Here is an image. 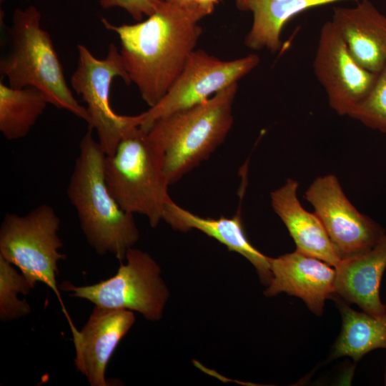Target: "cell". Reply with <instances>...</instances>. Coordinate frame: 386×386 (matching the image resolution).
Masks as SVG:
<instances>
[{
	"label": "cell",
	"instance_id": "1",
	"mask_svg": "<svg viewBox=\"0 0 386 386\" xmlns=\"http://www.w3.org/2000/svg\"><path fill=\"white\" fill-rule=\"evenodd\" d=\"M200 10L163 0L144 21L114 25L102 18L104 27L120 40L119 52L131 83L152 107L167 92L196 49L202 34Z\"/></svg>",
	"mask_w": 386,
	"mask_h": 386
},
{
	"label": "cell",
	"instance_id": "2",
	"mask_svg": "<svg viewBox=\"0 0 386 386\" xmlns=\"http://www.w3.org/2000/svg\"><path fill=\"white\" fill-rule=\"evenodd\" d=\"M88 128L79 144L67 187L81 230L101 255L112 254L120 262L139 237L134 214L124 210L110 193L104 177L106 154Z\"/></svg>",
	"mask_w": 386,
	"mask_h": 386
},
{
	"label": "cell",
	"instance_id": "3",
	"mask_svg": "<svg viewBox=\"0 0 386 386\" xmlns=\"http://www.w3.org/2000/svg\"><path fill=\"white\" fill-rule=\"evenodd\" d=\"M238 83L207 101L157 120L147 131L164 157L169 185L207 159L224 141L234 122Z\"/></svg>",
	"mask_w": 386,
	"mask_h": 386
},
{
	"label": "cell",
	"instance_id": "4",
	"mask_svg": "<svg viewBox=\"0 0 386 386\" xmlns=\"http://www.w3.org/2000/svg\"><path fill=\"white\" fill-rule=\"evenodd\" d=\"M41 15L34 6L16 9L9 29L10 49L0 61V73L14 89L33 86L49 103L87 124L86 108L74 96L49 34L41 27Z\"/></svg>",
	"mask_w": 386,
	"mask_h": 386
},
{
	"label": "cell",
	"instance_id": "5",
	"mask_svg": "<svg viewBox=\"0 0 386 386\" xmlns=\"http://www.w3.org/2000/svg\"><path fill=\"white\" fill-rule=\"evenodd\" d=\"M104 171L107 187L119 206L147 217L150 226L157 227L172 199L163 154L147 132L139 125L129 127L115 152L106 155Z\"/></svg>",
	"mask_w": 386,
	"mask_h": 386
},
{
	"label": "cell",
	"instance_id": "6",
	"mask_svg": "<svg viewBox=\"0 0 386 386\" xmlns=\"http://www.w3.org/2000/svg\"><path fill=\"white\" fill-rule=\"evenodd\" d=\"M60 219L49 205L41 204L25 215L7 213L0 228V256L17 267L34 287L41 282L61 302L56 284L57 263L66 256L58 235Z\"/></svg>",
	"mask_w": 386,
	"mask_h": 386
},
{
	"label": "cell",
	"instance_id": "7",
	"mask_svg": "<svg viewBox=\"0 0 386 386\" xmlns=\"http://www.w3.org/2000/svg\"><path fill=\"white\" fill-rule=\"evenodd\" d=\"M125 259L109 279L86 286L66 281L60 288L97 307L136 311L148 320H159L169 297L160 267L148 253L134 247L128 249Z\"/></svg>",
	"mask_w": 386,
	"mask_h": 386
},
{
	"label": "cell",
	"instance_id": "8",
	"mask_svg": "<svg viewBox=\"0 0 386 386\" xmlns=\"http://www.w3.org/2000/svg\"><path fill=\"white\" fill-rule=\"evenodd\" d=\"M78 64L71 77L75 93L86 104L89 117L88 128L94 129L106 155L113 154L127 129L140 125V114L122 116L115 113L109 104L113 79L122 78L131 84L119 50L111 43L107 56L97 59L83 44H79Z\"/></svg>",
	"mask_w": 386,
	"mask_h": 386
},
{
	"label": "cell",
	"instance_id": "9",
	"mask_svg": "<svg viewBox=\"0 0 386 386\" xmlns=\"http://www.w3.org/2000/svg\"><path fill=\"white\" fill-rule=\"evenodd\" d=\"M254 54L222 60L202 49H195L183 70L162 99L140 114L139 127L147 132L159 119L201 104L250 73L257 66Z\"/></svg>",
	"mask_w": 386,
	"mask_h": 386
},
{
	"label": "cell",
	"instance_id": "10",
	"mask_svg": "<svg viewBox=\"0 0 386 386\" xmlns=\"http://www.w3.org/2000/svg\"><path fill=\"white\" fill-rule=\"evenodd\" d=\"M305 197L341 259L370 250L385 234L376 222L353 206L333 174L316 178L305 192Z\"/></svg>",
	"mask_w": 386,
	"mask_h": 386
},
{
	"label": "cell",
	"instance_id": "11",
	"mask_svg": "<svg viewBox=\"0 0 386 386\" xmlns=\"http://www.w3.org/2000/svg\"><path fill=\"white\" fill-rule=\"evenodd\" d=\"M313 69L330 107L340 115H350L370 93L377 77L354 59L330 20L321 27Z\"/></svg>",
	"mask_w": 386,
	"mask_h": 386
},
{
	"label": "cell",
	"instance_id": "12",
	"mask_svg": "<svg viewBox=\"0 0 386 386\" xmlns=\"http://www.w3.org/2000/svg\"><path fill=\"white\" fill-rule=\"evenodd\" d=\"M69 323L75 347L74 364L91 386H107L105 372L120 340L135 322L131 310L95 306L88 321L77 330Z\"/></svg>",
	"mask_w": 386,
	"mask_h": 386
},
{
	"label": "cell",
	"instance_id": "13",
	"mask_svg": "<svg viewBox=\"0 0 386 386\" xmlns=\"http://www.w3.org/2000/svg\"><path fill=\"white\" fill-rule=\"evenodd\" d=\"M271 281L264 290L269 297L285 292L302 299L315 315H321L325 302L335 295V267L297 249L269 257Z\"/></svg>",
	"mask_w": 386,
	"mask_h": 386
},
{
	"label": "cell",
	"instance_id": "14",
	"mask_svg": "<svg viewBox=\"0 0 386 386\" xmlns=\"http://www.w3.org/2000/svg\"><path fill=\"white\" fill-rule=\"evenodd\" d=\"M354 59L377 74L386 64V16L370 0L355 6H335L330 20Z\"/></svg>",
	"mask_w": 386,
	"mask_h": 386
},
{
	"label": "cell",
	"instance_id": "15",
	"mask_svg": "<svg viewBox=\"0 0 386 386\" xmlns=\"http://www.w3.org/2000/svg\"><path fill=\"white\" fill-rule=\"evenodd\" d=\"M298 187L297 181L287 179L282 186L271 192L272 207L286 226L297 251L336 268L342 259L318 217L300 204L297 194Z\"/></svg>",
	"mask_w": 386,
	"mask_h": 386
},
{
	"label": "cell",
	"instance_id": "16",
	"mask_svg": "<svg viewBox=\"0 0 386 386\" xmlns=\"http://www.w3.org/2000/svg\"><path fill=\"white\" fill-rule=\"evenodd\" d=\"M386 269V234L370 250L345 259L335 268V294L373 316L386 313L380 285Z\"/></svg>",
	"mask_w": 386,
	"mask_h": 386
},
{
	"label": "cell",
	"instance_id": "17",
	"mask_svg": "<svg viewBox=\"0 0 386 386\" xmlns=\"http://www.w3.org/2000/svg\"><path fill=\"white\" fill-rule=\"evenodd\" d=\"M162 219L176 230H199L225 245L229 251L239 253L255 267L262 283L269 285L272 278L269 257L249 242L239 213L232 217H202L171 199L164 207Z\"/></svg>",
	"mask_w": 386,
	"mask_h": 386
},
{
	"label": "cell",
	"instance_id": "18",
	"mask_svg": "<svg viewBox=\"0 0 386 386\" xmlns=\"http://www.w3.org/2000/svg\"><path fill=\"white\" fill-rule=\"evenodd\" d=\"M342 1L348 0H234L239 10L250 11L253 16L251 29L244 39L245 46L255 51L266 49L272 53L282 49V29L294 16Z\"/></svg>",
	"mask_w": 386,
	"mask_h": 386
},
{
	"label": "cell",
	"instance_id": "19",
	"mask_svg": "<svg viewBox=\"0 0 386 386\" xmlns=\"http://www.w3.org/2000/svg\"><path fill=\"white\" fill-rule=\"evenodd\" d=\"M342 319L341 333L335 345L333 357H351L359 360L375 349H386V313L373 316L353 310L335 294Z\"/></svg>",
	"mask_w": 386,
	"mask_h": 386
},
{
	"label": "cell",
	"instance_id": "20",
	"mask_svg": "<svg viewBox=\"0 0 386 386\" xmlns=\"http://www.w3.org/2000/svg\"><path fill=\"white\" fill-rule=\"evenodd\" d=\"M49 104L37 88L14 89L0 81V132L8 140L26 137Z\"/></svg>",
	"mask_w": 386,
	"mask_h": 386
},
{
	"label": "cell",
	"instance_id": "21",
	"mask_svg": "<svg viewBox=\"0 0 386 386\" xmlns=\"http://www.w3.org/2000/svg\"><path fill=\"white\" fill-rule=\"evenodd\" d=\"M34 287L14 265L0 256V319L11 321L28 315L31 310L18 295H27Z\"/></svg>",
	"mask_w": 386,
	"mask_h": 386
},
{
	"label": "cell",
	"instance_id": "22",
	"mask_svg": "<svg viewBox=\"0 0 386 386\" xmlns=\"http://www.w3.org/2000/svg\"><path fill=\"white\" fill-rule=\"evenodd\" d=\"M349 116L372 129L386 134V64L377 74L370 93Z\"/></svg>",
	"mask_w": 386,
	"mask_h": 386
},
{
	"label": "cell",
	"instance_id": "23",
	"mask_svg": "<svg viewBox=\"0 0 386 386\" xmlns=\"http://www.w3.org/2000/svg\"><path fill=\"white\" fill-rule=\"evenodd\" d=\"M163 0H100L104 9L119 7L124 9L136 21H140L144 15L149 16L156 11Z\"/></svg>",
	"mask_w": 386,
	"mask_h": 386
},
{
	"label": "cell",
	"instance_id": "24",
	"mask_svg": "<svg viewBox=\"0 0 386 386\" xmlns=\"http://www.w3.org/2000/svg\"><path fill=\"white\" fill-rule=\"evenodd\" d=\"M174 1L197 9L208 16L213 11L219 0H175Z\"/></svg>",
	"mask_w": 386,
	"mask_h": 386
},
{
	"label": "cell",
	"instance_id": "25",
	"mask_svg": "<svg viewBox=\"0 0 386 386\" xmlns=\"http://www.w3.org/2000/svg\"><path fill=\"white\" fill-rule=\"evenodd\" d=\"M385 385H386V369H385Z\"/></svg>",
	"mask_w": 386,
	"mask_h": 386
},
{
	"label": "cell",
	"instance_id": "26",
	"mask_svg": "<svg viewBox=\"0 0 386 386\" xmlns=\"http://www.w3.org/2000/svg\"><path fill=\"white\" fill-rule=\"evenodd\" d=\"M164 1H175V0H164Z\"/></svg>",
	"mask_w": 386,
	"mask_h": 386
},
{
	"label": "cell",
	"instance_id": "27",
	"mask_svg": "<svg viewBox=\"0 0 386 386\" xmlns=\"http://www.w3.org/2000/svg\"><path fill=\"white\" fill-rule=\"evenodd\" d=\"M5 0H0V2L2 3L3 1H4Z\"/></svg>",
	"mask_w": 386,
	"mask_h": 386
}]
</instances>
